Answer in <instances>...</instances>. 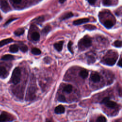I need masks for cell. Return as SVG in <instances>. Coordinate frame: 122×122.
Returning a JSON list of instances; mask_svg holds the SVG:
<instances>
[{
    "label": "cell",
    "mask_w": 122,
    "mask_h": 122,
    "mask_svg": "<svg viewBox=\"0 0 122 122\" xmlns=\"http://www.w3.org/2000/svg\"><path fill=\"white\" fill-rule=\"evenodd\" d=\"M20 50H21L22 52H27V50H28V47H27V46H26L25 45H23V44L20 47Z\"/></svg>",
    "instance_id": "cell-29"
},
{
    "label": "cell",
    "mask_w": 122,
    "mask_h": 122,
    "mask_svg": "<svg viewBox=\"0 0 122 122\" xmlns=\"http://www.w3.org/2000/svg\"><path fill=\"white\" fill-rule=\"evenodd\" d=\"M21 72L19 68H15L13 71L11 81L14 84H18L21 80Z\"/></svg>",
    "instance_id": "cell-3"
},
{
    "label": "cell",
    "mask_w": 122,
    "mask_h": 122,
    "mask_svg": "<svg viewBox=\"0 0 122 122\" xmlns=\"http://www.w3.org/2000/svg\"><path fill=\"white\" fill-rule=\"evenodd\" d=\"M89 21V19L87 18H82V19H80L77 20H75L74 22V24L75 25H80L84 23H86L87 22Z\"/></svg>",
    "instance_id": "cell-10"
},
{
    "label": "cell",
    "mask_w": 122,
    "mask_h": 122,
    "mask_svg": "<svg viewBox=\"0 0 122 122\" xmlns=\"http://www.w3.org/2000/svg\"><path fill=\"white\" fill-rule=\"evenodd\" d=\"M24 32V30L23 28H19L14 32V34L16 36H20L22 35Z\"/></svg>",
    "instance_id": "cell-19"
},
{
    "label": "cell",
    "mask_w": 122,
    "mask_h": 122,
    "mask_svg": "<svg viewBox=\"0 0 122 122\" xmlns=\"http://www.w3.org/2000/svg\"><path fill=\"white\" fill-rule=\"evenodd\" d=\"M0 7L4 12H8L10 10V7L6 0H0Z\"/></svg>",
    "instance_id": "cell-6"
},
{
    "label": "cell",
    "mask_w": 122,
    "mask_h": 122,
    "mask_svg": "<svg viewBox=\"0 0 122 122\" xmlns=\"http://www.w3.org/2000/svg\"><path fill=\"white\" fill-rule=\"evenodd\" d=\"M122 58H121V57L120 58V59H119V62H118V65H119V66L120 67H122Z\"/></svg>",
    "instance_id": "cell-34"
},
{
    "label": "cell",
    "mask_w": 122,
    "mask_h": 122,
    "mask_svg": "<svg viewBox=\"0 0 122 122\" xmlns=\"http://www.w3.org/2000/svg\"><path fill=\"white\" fill-rule=\"evenodd\" d=\"M103 4L106 6L111 5V1L110 0H103Z\"/></svg>",
    "instance_id": "cell-31"
},
{
    "label": "cell",
    "mask_w": 122,
    "mask_h": 122,
    "mask_svg": "<svg viewBox=\"0 0 122 122\" xmlns=\"http://www.w3.org/2000/svg\"><path fill=\"white\" fill-rule=\"evenodd\" d=\"M72 44H73V43L71 41H70L68 44V50H69V51L73 53H74V52H73V50L72 49Z\"/></svg>",
    "instance_id": "cell-30"
},
{
    "label": "cell",
    "mask_w": 122,
    "mask_h": 122,
    "mask_svg": "<svg viewBox=\"0 0 122 122\" xmlns=\"http://www.w3.org/2000/svg\"><path fill=\"white\" fill-rule=\"evenodd\" d=\"M63 44H64V41H60L57 43H55L54 45V46L58 51L60 52L61 51H62V50Z\"/></svg>",
    "instance_id": "cell-12"
},
{
    "label": "cell",
    "mask_w": 122,
    "mask_h": 122,
    "mask_svg": "<svg viewBox=\"0 0 122 122\" xmlns=\"http://www.w3.org/2000/svg\"><path fill=\"white\" fill-rule=\"evenodd\" d=\"M84 28L88 30H94L96 29V27L94 25L86 24L84 26Z\"/></svg>",
    "instance_id": "cell-22"
},
{
    "label": "cell",
    "mask_w": 122,
    "mask_h": 122,
    "mask_svg": "<svg viewBox=\"0 0 122 122\" xmlns=\"http://www.w3.org/2000/svg\"><path fill=\"white\" fill-rule=\"evenodd\" d=\"M73 16H74L73 13H72L71 12L68 13H66L65 14L64 16H63L62 17H61V20H66L67 19H68V18H70L72 17Z\"/></svg>",
    "instance_id": "cell-20"
},
{
    "label": "cell",
    "mask_w": 122,
    "mask_h": 122,
    "mask_svg": "<svg viewBox=\"0 0 122 122\" xmlns=\"http://www.w3.org/2000/svg\"><path fill=\"white\" fill-rule=\"evenodd\" d=\"M80 76L83 79H85L86 78L88 75V72L87 70H82L80 72Z\"/></svg>",
    "instance_id": "cell-18"
},
{
    "label": "cell",
    "mask_w": 122,
    "mask_h": 122,
    "mask_svg": "<svg viewBox=\"0 0 122 122\" xmlns=\"http://www.w3.org/2000/svg\"><path fill=\"white\" fill-rule=\"evenodd\" d=\"M117 57V53L115 52H109L103 58V63L109 66L113 65L116 62Z\"/></svg>",
    "instance_id": "cell-1"
},
{
    "label": "cell",
    "mask_w": 122,
    "mask_h": 122,
    "mask_svg": "<svg viewBox=\"0 0 122 122\" xmlns=\"http://www.w3.org/2000/svg\"><path fill=\"white\" fill-rule=\"evenodd\" d=\"M81 43L85 47H89L92 45V41L88 36H85L81 41Z\"/></svg>",
    "instance_id": "cell-7"
},
{
    "label": "cell",
    "mask_w": 122,
    "mask_h": 122,
    "mask_svg": "<svg viewBox=\"0 0 122 122\" xmlns=\"http://www.w3.org/2000/svg\"><path fill=\"white\" fill-rule=\"evenodd\" d=\"M113 45L117 47H122V42L119 40L116 41L114 43Z\"/></svg>",
    "instance_id": "cell-27"
},
{
    "label": "cell",
    "mask_w": 122,
    "mask_h": 122,
    "mask_svg": "<svg viewBox=\"0 0 122 122\" xmlns=\"http://www.w3.org/2000/svg\"><path fill=\"white\" fill-rule=\"evenodd\" d=\"M63 90L64 92L67 93H70L72 92V91L73 90V86L70 84L67 85L64 88Z\"/></svg>",
    "instance_id": "cell-15"
},
{
    "label": "cell",
    "mask_w": 122,
    "mask_h": 122,
    "mask_svg": "<svg viewBox=\"0 0 122 122\" xmlns=\"http://www.w3.org/2000/svg\"><path fill=\"white\" fill-rule=\"evenodd\" d=\"M8 75V72L6 69L3 66H0V77L2 78H5Z\"/></svg>",
    "instance_id": "cell-8"
},
{
    "label": "cell",
    "mask_w": 122,
    "mask_h": 122,
    "mask_svg": "<svg viewBox=\"0 0 122 122\" xmlns=\"http://www.w3.org/2000/svg\"><path fill=\"white\" fill-rule=\"evenodd\" d=\"M44 16H40V17H38V18H37L36 19H35V22L37 23H39L40 22H44Z\"/></svg>",
    "instance_id": "cell-24"
},
{
    "label": "cell",
    "mask_w": 122,
    "mask_h": 122,
    "mask_svg": "<svg viewBox=\"0 0 122 122\" xmlns=\"http://www.w3.org/2000/svg\"><path fill=\"white\" fill-rule=\"evenodd\" d=\"M46 122H52V121H51L50 120H47Z\"/></svg>",
    "instance_id": "cell-37"
},
{
    "label": "cell",
    "mask_w": 122,
    "mask_h": 122,
    "mask_svg": "<svg viewBox=\"0 0 122 122\" xmlns=\"http://www.w3.org/2000/svg\"><path fill=\"white\" fill-rule=\"evenodd\" d=\"M51 30V27L49 25H48L44 28L43 32L44 33H47L48 32H49V30Z\"/></svg>",
    "instance_id": "cell-28"
},
{
    "label": "cell",
    "mask_w": 122,
    "mask_h": 122,
    "mask_svg": "<svg viewBox=\"0 0 122 122\" xmlns=\"http://www.w3.org/2000/svg\"><path fill=\"white\" fill-rule=\"evenodd\" d=\"M58 100L59 101L61 102H66V99L65 97L63 95H60L59 96Z\"/></svg>",
    "instance_id": "cell-26"
},
{
    "label": "cell",
    "mask_w": 122,
    "mask_h": 122,
    "mask_svg": "<svg viewBox=\"0 0 122 122\" xmlns=\"http://www.w3.org/2000/svg\"><path fill=\"white\" fill-rule=\"evenodd\" d=\"M96 1V0H88V2H89L90 4L93 5L95 4Z\"/></svg>",
    "instance_id": "cell-32"
},
{
    "label": "cell",
    "mask_w": 122,
    "mask_h": 122,
    "mask_svg": "<svg viewBox=\"0 0 122 122\" xmlns=\"http://www.w3.org/2000/svg\"><path fill=\"white\" fill-rule=\"evenodd\" d=\"M97 122H106V119L105 117L101 116L97 118Z\"/></svg>",
    "instance_id": "cell-25"
},
{
    "label": "cell",
    "mask_w": 122,
    "mask_h": 122,
    "mask_svg": "<svg viewBox=\"0 0 122 122\" xmlns=\"http://www.w3.org/2000/svg\"><path fill=\"white\" fill-rule=\"evenodd\" d=\"M12 42H13V40L11 38L4 39V40H3L1 41H0V47H2V46H4V45L7 44L9 43H10Z\"/></svg>",
    "instance_id": "cell-13"
},
{
    "label": "cell",
    "mask_w": 122,
    "mask_h": 122,
    "mask_svg": "<svg viewBox=\"0 0 122 122\" xmlns=\"http://www.w3.org/2000/svg\"><path fill=\"white\" fill-rule=\"evenodd\" d=\"M91 79L93 82L95 83H98L100 81L101 77L100 75L97 73H94L91 75Z\"/></svg>",
    "instance_id": "cell-9"
},
{
    "label": "cell",
    "mask_w": 122,
    "mask_h": 122,
    "mask_svg": "<svg viewBox=\"0 0 122 122\" xmlns=\"http://www.w3.org/2000/svg\"><path fill=\"white\" fill-rule=\"evenodd\" d=\"M13 117L9 113L3 112L0 115V122H9L14 120Z\"/></svg>",
    "instance_id": "cell-4"
},
{
    "label": "cell",
    "mask_w": 122,
    "mask_h": 122,
    "mask_svg": "<svg viewBox=\"0 0 122 122\" xmlns=\"http://www.w3.org/2000/svg\"><path fill=\"white\" fill-rule=\"evenodd\" d=\"M65 108L62 105H59L55 108V113L57 114L63 113H65Z\"/></svg>",
    "instance_id": "cell-11"
},
{
    "label": "cell",
    "mask_w": 122,
    "mask_h": 122,
    "mask_svg": "<svg viewBox=\"0 0 122 122\" xmlns=\"http://www.w3.org/2000/svg\"><path fill=\"white\" fill-rule=\"evenodd\" d=\"M22 1V0H13V2L16 4H20Z\"/></svg>",
    "instance_id": "cell-35"
},
{
    "label": "cell",
    "mask_w": 122,
    "mask_h": 122,
    "mask_svg": "<svg viewBox=\"0 0 122 122\" xmlns=\"http://www.w3.org/2000/svg\"><path fill=\"white\" fill-rule=\"evenodd\" d=\"M101 103L105 104L107 107L112 109H114L117 105L116 103L112 101H110L109 97H105L104 98Z\"/></svg>",
    "instance_id": "cell-5"
},
{
    "label": "cell",
    "mask_w": 122,
    "mask_h": 122,
    "mask_svg": "<svg viewBox=\"0 0 122 122\" xmlns=\"http://www.w3.org/2000/svg\"><path fill=\"white\" fill-rule=\"evenodd\" d=\"M17 19V18H13V19H11L10 20H8L7 22L5 23V25H7L8 24H9L10 22H12V21H14V20H16Z\"/></svg>",
    "instance_id": "cell-33"
},
{
    "label": "cell",
    "mask_w": 122,
    "mask_h": 122,
    "mask_svg": "<svg viewBox=\"0 0 122 122\" xmlns=\"http://www.w3.org/2000/svg\"><path fill=\"white\" fill-rule=\"evenodd\" d=\"M32 52L33 54H34L35 55H39L41 53V51L40 49H39L38 48H34L32 49Z\"/></svg>",
    "instance_id": "cell-23"
},
{
    "label": "cell",
    "mask_w": 122,
    "mask_h": 122,
    "mask_svg": "<svg viewBox=\"0 0 122 122\" xmlns=\"http://www.w3.org/2000/svg\"><path fill=\"white\" fill-rule=\"evenodd\" d=\"M19 50V47L15 44L12 45L10 47V51L11 52H16Z\"/></svg>",
    "instance_id": "cell-16"
},
{
    "label": "cell",
    "mask_w": 122,
    "mask_h": 122,
    "mask_svg": "<svg viewBox=\"0 0 122 122\" xmlns=\"http://www.w3.org/2000/svg\"><path fill=\"white\" fill-rule=\"evenodd\" d=\"M40 35L38 32H34L32 35V38L34 41H38L40 39Z\"/></svg>",
    "instance_id": "cell-17"
},
{
    "label": "cell",
    "mask_w": 122,
    "mask_h": 122,
    "mask_svg": "<svg viewBox=\"0 0 122 122\" xmlns=\"http://www.w3.org/2000/svg\"><path fill=\"white\" fill-rule=\"evenodd\" d=\"M1 15H0V19H1Z\"/></svg>",
    "instance_id": "cell-38"
},
{
    "label": "cell",
    "mask_w": 122,
    "mask_h": 122,
    "mask_svg": "<svg viewBox=\"0 0 122 122\" xmlns=\"http://www.w3.org/2000/svg\"><path fill=\"white\" fill-rule=\"evenodd\" d=\"M14 59V57L10 54H6L4 55L2 57V59L3 60L5 61H9V60H12Z\"/></svg>",
    "instance_id": "cell-21"
},
{
    "label": "cell",
    "mask_w": 122,
    "mask_h": 122,
    "mask_svg": "<svg viewBox=\"0 0 122 122\" xmlns=\"http://www.w3.org/2000/svg\"><path fill=\"white\" fill-rule=\"evenodd\" d=\"M65 1H66V0H59V2L61 4H63Z\"/></svg>",
    "instance_id": "cell-36"
},
{
    "label": "cell",
    "mask_w": 122,
    "mask_h": 122,
    "mask_svg": "<svg viewBox=\"0 0 122 122\" xmlns=\"http://www.w3.org/2000/svg\"><path fill=\"white\" fill-rule=\"evenodd\" d=\"M36 85L35 82L33 81L30 83V85L27 91L26 100L30 101L33 100L35 97V93L36 91Z\"/></svg>",
    "instance_id": "cell-2"
},
{
    "label": "cell",
    "mask_w": 122,
    "mask_h": 122,
    "mask_svg": "<svg viewBox=\"0 0 122 122\" xmlns=\"http://www.w3.org/2000/svg\"><path fill=\"white\" fill-rule=\"evenodd\" d=\"M104 25L106 28L108 29H110L113 26V23L112 21L108 20H106L104 22Z\"/></svg>",
    "instance_id": "cell-14"
}]
</instances>
